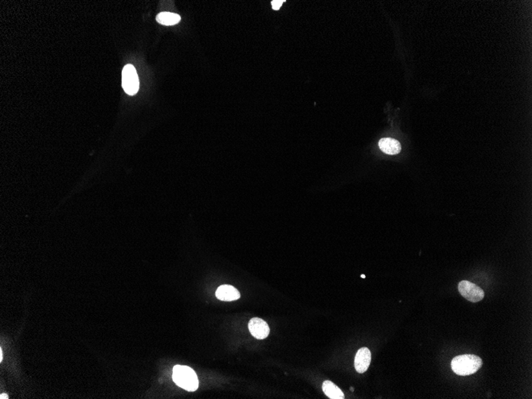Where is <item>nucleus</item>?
<instances>
[{"label":"nucleus","mask_w":532,"mask_h":399,"mask_svg":"<svg viewBox=\"0 0 532 399\" xmlns=\"http://www.w3.org/2000/svg\"><path fill=\"white\" fill-rule=\"evenodd\" d=\"M483 361L475 354H461L453 358L451 368L453 372L460 376H467L475 374L481 368Z\"/></svg>","instance_id":"1"},{"label":"nucleus","mask_w":532,"mask_h":399,"mask_svg":"<svg viewBox=\"0 0 532 399\" xmlns=\"http://www.w3.org/2000/svg\"><path fill=\"white\" fill-rule=\"evenodd\" d=\"M173 381L176 385L187 391H195L199 388V379L193 369L187 366L176 365L173 368Z\"/></svg>","instance_id":"2"},{"label":"nucleus","mask_w":532,"mask_h":399,"mask_svg":"<svg viewBox=\"0 0 532 399\" xmlns=\"http://www.w3.org/2000/svg\"><path fill=\"white\" fill-rule=\"evenodd\" d=\"M180 20V15L175 13L161 12L157 17V22L164 26H173V25L178 24Z\"/></svg>","instance_id":"10"},{"label":"nucleus","mask_w":532,"mask_h":399,"mask_svg":"<svg viewBox=\"0 0 532 399\" xmlns=\"http://www.w3.org/2000/svg\"><path fill=\"white\" fill-rule=\"evenodd\" d=\"M381 151L387 155H397L402 150L400 143L392 138H382L378 142Z\"/></svg>","instance_id":"8"},{"label":"nucleus","mask_w":532,"mask_h":399,"mask_svg":"<svg viewBox=\"0 0 532 399\" xmlns=\"http://www.w3.org/2000/svg\"><path fill=\"white\" fill-rule=\"evenodd\" d=\"M215 295L217 299L222 301H234L239 299L241 297L238 289L228 285H221L217 288Z\"/></svg>","instance_id":"7"},{"label":"nucleus","mask_w":532,"mask_h":399,"mask_svg":"<svg viewBox=\"0 0 532 399\" xmlns=\"http://www.w3.org/2000/svg\"><path fill=\"white\" fill-rule=\"evenodd\" d=\"M249 330L251 335L258 340H264L268 337L270 332L268 324L260 318H253L250 320Z\"/></svg>","instance_id":"5"},{"label":"nucleus","mask_w":532,"mask_h":399,"mask_svg":"<svg viewBox=\"0 0 532 399\" xmlns=\"http://www.w3.org/2000/svg\"><path fill=\"white\" fill-rule=\"evenodd\" d=\"M2 361V349H0V362Z\"/></svg>","instance_id":"13"},{"label":"nucleus","mask_w":532,"mask_h":399,"mask_svg":"<svg viewBox=\"0 0 532 399\" xmlns=\"http://www.w3.org/2000/svg\"><path fill=\"white\" fill-rule=\"evenodd\" d=\"M372 361V353L368 348H362L358 350L355 357V368L360 374L368 371Z\"/></svg>","instance_id":"6"},{"label":"nucleus","mask_w":532,"mask_h":399,"mask_svg":"<svg viewBox=\"0 0 532 399\" xmlns=\"http://www.w3.org/2000/svg\"><path fill=\"white\" fill-rule=\"evenodd\" d=\"M283 2H284V0H273L272 1V9L275 10H279L280 6H282Z\"/></svg>","instance_id":"11"},{"label":"nucleus","mask_w":532,"mask_h":399,"mask_svg":"<svg viewBox=\"0 0 532 399\" xmlns=\"http://www.w3.org/2000/svg\"><path fill=\"white\" fill-rule=\"evenodd\" d=\"M362 278H365V275H361Z\"/></svg>","instance_id":"14"},{"label":"nucleus","mask_w":532,"mask_h":399,"mask_svg":"<svg viewBox=\"0 0 532 399\" xmlns=\"http://www.w3.org/2000/svg\"><path fill=\"white\" fill-rule=\"evenodd\" d=\"M458 290L464 298L472 303L480 301L484 298V292L483 289L470 281H461L458 285Z\"/></svg>","instance_id":"4"},{"label":"nucleus","mask_w":532,"mask_h":399,"mask_svg":"<svg viewBox=\"0 0 532 399\" xmlns=\"http://www.w3.org/2000/svg\"><path fill=\"white\" fill-rule=\"evenodd\" d=\"M351 391H354V388H353V387H351Z\"/></svg>","instance_id":"15"},{"label":"nucleus","mask_w":532,"mask_h":399,"mask_svg":"<svg viewBox=\"0 0 532 399\" xmlns=\"http://www.w3.org/2000/svg\"><path fill=\"white\" fill-rule=\"evenodd\" d=\"M0 399H8V395H6V394H2V395H0Z\"/></svg>","instance_id":"12"},{"label":"nucleus","mask_w":532,"mask_h":399,"mask_svg":"<svg viewBox=\"0 0 532 399\" xmlns=\"http://www.w3.org/2000/svg\"><path fill=\"white\" fill-rule=\"evenodd\" d=\"M323 393L327 395V397L331 399H343L344 395L343 391L339 389L337 386L335 385L331 381H325L322 386Z\"/></svg>","instance_id":"9"},{"label":"nucleus","mask_w":532,"mask_h":399,"mask_svg":"<svg viewBox=\"0 0 532 399\" xmlns=\"http://www.w3.org/2000/svg\"><path fill=\"white\" fill-rule=\"evenodd\" d=\"M122 87L124 92L133 96L138 92L140 81L136 69L132 65H126L122 70Z\"/></svg>","instance_id":"3"}]
</instances>
